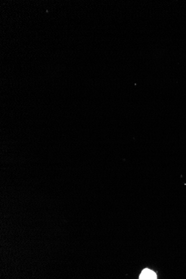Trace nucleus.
<instances>
[{
	"label": "nucleus",
	"mask_w": 186,
	"mask_h": 279,
	"mask_svg": "<svg viewBox=\"0 0 186 279\" xmlns=\"http://www.w3.org/2000/svg\"><path fill=\"white\" fill-rule=\"evenodd\" d=\"M140 279H157V275L153 271L148 269H145L140 275Z\"/></svg>",
	"instance_id": "f257e3e1"
}]
</instances>
